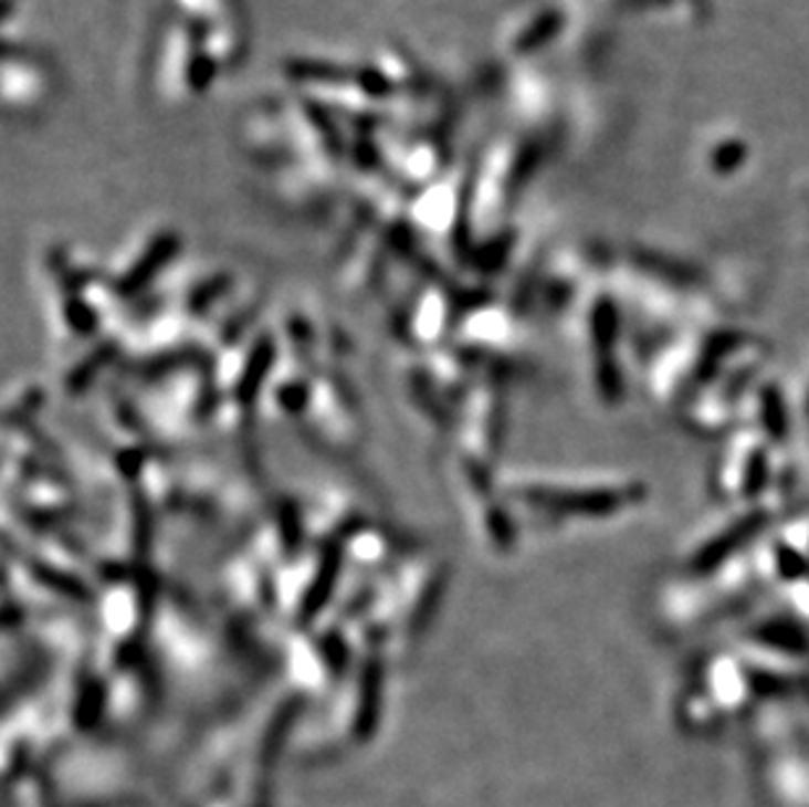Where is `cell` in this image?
I'll return each instance as SVG.
<instances>
[{"mask_svg":"<svg viewBox=\"0 0 809 807\" xmlns=\"http://www.w3.org/2000/svg\"><path fill=\"white\" fill-rule=\"evenodd\" d=\"M763 474H765V459L763 454H757L752 459L749 472H747V493H757L759 483H763Z\"/></svg>","mask_w":809,"mask_h":807,"instance_id":"5b68a950","label":"cell"},{"mask_svg":"<svg viewBox=\"0 0 809 807\" xmlns=\"http://www.w3.org/2000/svg\"><path fill=\"white\" fill-rule=\"evenodd\" d=\"M765 522H768V516H765V514L744 516L742 522H736L734 527H728L721 537H713V541L702 545L700 554L694 556L692 569L694 572H710V569H715V566H721L723 562H726V558L734 556L736 551L744 548V545H747L752 537H755L759 530L765 527Z\"/></svg>","mask_w":809,"mask_h":807,"instance_id":"6da1fadb","label":"cell"},{"mask_svg":"<svg viewBox=\"0 0 809 807\" xmlns=\"http://www.w3.org/2000/svg\"><path fill=\"white\" fill-rule=\"evenodd\" d=\"M763 640H768V642H773V646H778V648H789V650L805 648V640H801L799 629L784 627V625H770L763 632Z\"/></svg>","mask_w":809,"mask_h":807,"instance_id":"7a4b0ae2","label":"cell"},{"mask_svg":"<svg viewBox=\"0 0 809 807\" xmlns=\"http://www.w3.org/2000/svg\"><path fill=\"white\" fill-rule=\"evenodd\" d=\"M765 425H768L770 436L784 438V433H786V415H784V404H780L778 394L765 396Z\"/></svg>","mask_w":809,"mask_h":807,"instance_id":"3957f363","label":"cell"},{"mask_svg":"<svg viewBox=\"0 0 809 807\" xmlns=\"http://www.w3.org/2000/svg\"><path fill=\"white\" fill-rule=\"evenodd\" d=\"M778 569H780V575H784L786 579L801 577V569H805V562H801V558L797 556V551H791V548H786V545H780Z\"/></svg>","mask_w":809,"mask_h":807,"instance_id":"277c9868","label":"cell"}]
</instances>
